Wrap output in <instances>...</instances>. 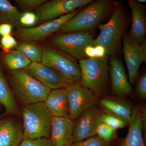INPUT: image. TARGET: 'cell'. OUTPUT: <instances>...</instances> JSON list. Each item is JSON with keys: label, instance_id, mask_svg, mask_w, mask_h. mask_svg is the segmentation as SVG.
I'll use <instances>...</instances> for the list:
<instances>
[{"label": "cell", "instance_id": "1", "mask_svg": "<svg viewBox=\"0 0 146 146\" xmlns=\"http://www.w3.org/2000/svg\"><path fill=\"white\" fill-rule=\"evenodd\" d=\"M129 21L123 4L116 1L108 22L98 26L100 32L92 46L101 45L105 48L107 55H116L121 49L122 39Z\"/></svg>", "mask_w": 146, "mask_h": 146}, {"label": "cell", "instance_id": "2", "mask_svg": "<svg viewBox=\"0 0 146 146\" xmlns=\"http://www.w3.org/2000/svg\"><path fill=\"white\" fill-rule=\"evenodd\" d=\"M79 65L81 74L80 84L98 98L106 95L110 87L108 55L79 60Z\"/></svg>", "mask_w": 146, "mask_h": 146}, {"label": "cell", "instance_id": "3", "mask_svg": "<svg viewBox=\"0 0 146 146\" xmlns=\"http://www.w3.org/2000/svg\"><path fill=\"white\" fill-rule=\"evenodd\" d=\"M116 2L110 0L94 1L85 8L80 10L58 32L64 33L93 30L112 13Z\"/></svg>", "mask_w": 146, "mask_h": 146}, {"label": "cell", "instance_id": "4", "mask_svg": "<svg viewBox=\"0 0 146 146\" xmlns=\"http://www.w3.org/2000/svg\"><path fill=\"white\" fill-rule=\"evenodd\" d=\"M11 82L15 100L23 106L44 102L52 90L37 81L24 69L12 71Z\"/></svg>", "mask_w": 146, "mask_h": 146}, {"label": "cell", "instance_id": "5", "mask_svg": "<svg viewBox=\"0 0 146 146\" xmlns=\"http://www.w3.org/2000/svg\"><path fill=\"white\" fill-rule=\"evenodd\" d=\"M22 113L24 138L50 139L53 117L44 102L24 106Z\"/></svg>", "mask_w": 146, "mask_h": 146}, {"label": "cell", "instance_id": "6", "mask_svg": "<svg viewBox=\"0 0 146 146\" xmlns=\"http://www.w3.org/2000/svg\"><path fill=\"white\" fill-rule=\"evenodd\" d=\"M42 52V64L59 72L70 83L80 82L81 72L76 58L51 47L44 48Z\"/></svg>", "mask_w": 146, "mask_h": 146}, {"label": "cell", "instance_id": "7", "mask_svg": "<svg viewBox=\"0 0 146 146\" xmlns=\"http://www.w3.org/2000/svg\"><path fill=\"white\" fill-rule=\"evenodd\" d=\"M90 31H77L58 33L50 39L51 47L62 51L78 60L87 58L85 48L94 40Z\"/></svg>", "mask_w": 146, "mask_h": 146}, {"label": "cell", "instance_id": "8", "mask_svg": "<svg viewBox=\"0 0 146 146\" xmlns=\"http://www.w3.org/2000/svg\"><path fill=\"white\" fill-rule=\"evenodd\" d=\"M69 104V117L75 120L87 110L96 105L99 98L90 89L78 82H72L65 87Z\"/></svg>", "mask_w": 146, "mask_h": 146}, {"label": "cell", "instance_id": "9", "mask_svg": "<svg viewBox=\"0 0 146 146\" xmlns=\"http://www.w3.org/2000/svg\"><path fill=\"white\" fill-rule=\"evenodd\" d=\"M93 0H53L44 3L36 10L37 21L46 23L74 12L93 2Z\"/></svg>", "mask_w": 146, "mask_h": 146}, {"label": "cell", "instance_id": "10", "mask_svg": "<svg viewBox=\"0 0 146 146\" xmlns=\"http://www.w3.org/2000/svg\"><path fill=\"white\" fill-rule=\"evenodd\" d=\"M122 42L123 52L128 73V80L131 85L137 78L140 65L146 61V39L140 44H137L131 39L128 34H124Z\"/></svg>", "mask_w": 146, "mask_h": 146}, {"label": "cell", "instance_id": "11", "mask_svg": "<svg viewBox=\"0 0 146 146\" xmlns=\"http://www.w3.org/2000/svg\"><path fill=\"white\" fill-rule=\"evenodd\" d=\"M80 9L74 12L34 27L17 28L15 35L19 39L25 41H42L53 33L59 31L65 23L77 14Z\"/></svg>", "mask_w": 146, "mask_h": 146}, {"label": "cell", "instance_id": "12", "mask_svg": "<svg viewBox=\"0 0 146 146\" xmlns=\"http://www.w3.org/2000/svg\"><path fill=\"white\" fill-rule=\"evenodd\" d=\"M102 112L96 106L84 111L74 121L73 141H84L96 136L97 127L101 122Z\"/></svg>", "mask_w": 146, "mask_h": 146}, {"label": "cell", "instance_id": "13", "mask_svg": "<svg viewBox=\"0 0 146 146\" xmlns=\"http://www.w3.org/2000/svg\"><path fill=\"white\" fill-rule=\"evenodd\" d=\"M24 70L43 85L51 90L65 88L70 83L59 72L41 63L31 62Z\"/></svg>", "mask_w": 146, "mask_h": 146}, {"label": "cell", "instance_id": "14", "mask_svg": "<svg viewBox=\"0 0 146 146\" xmlns=\"http://www.w3.org/2000/svg\"><path fill=\"white\" fill-rule=\"evenodd\" d=\"M109 76L112 94L120 98L130 96L132 91L123 64L116 55L110 56Z\"/></svg>", "mask_w": 146, "mask_h": 146}, {"label": "cell", "instance_id": "15", "mask_svg": "<svg viewBox=\"0 0 146 146\" xmlns=\"http://www.w3.org/2000/svg\"><path fill=\"white\" fill-rule=\"evenodd\" d=\"M143 122H146V109L133 108L127 135L119 146H146L143 136Z\"/></svg>", "mask_w": 146, "mask_h": 146}, {"label": "cell", "instance_id": "16", "mask_svg": "<svg viewBox=\"0 0 146 146\" xmlns=\"http://www.w3.org/2000/svg\"><path fill=\"white\" fill-rule=\"evenodd\" d=\"M74 121L68 117H53L50 139L54 146H71L74 143Z\"/></svg>", "mask_w": 146, "mask_h": 146}, {"label": "cell", "instance_id": "17", "mask_svg": "<svg viewBox=\"0 0 146 146\" xmlns=\"http://www.w3.org/2000/svg\"><path fill=\"white\" fill-rule=\"evenodd\" d=\"M128 5L131 11V26L129 36L137 44H140L146 34L145 9L136 1L129 0Z\"/></svg>", "mask_w": 146, "mask_h": 146}, {"label": "cell", "instance_id": "18", "mask_svg": "<svg viewBox=\"0 0 146 146\" xmlns=\"http://www.w3.org/2000/svg\"><path fill=\"white\" fill-rule=\"evenodd\" d=\"M23 138V127L16 120L7 118L0 121V146H19Z\"/></svg>", "mask_w": 146, "mask_h": 146}, {"label": "cell", "instance_id": "19", "mask_svg": "<svg viewBox=\"0 0 146 146\" xmlns=\"http://www.w3.org/2000/svg\"><path fill=\"white\" fill-rule=\"evenodd\" d=\"M52 117H68L69 104L66 88L53 89L44 102Z\"/></svg>", "mask_w": 146, "mask_h": 146}, {"label": "cell", "instance_id": "20", "mask_svg": "<svg viewBox=\"0 0 146 146\" xmlns=\"http://www.w3.org/2000/svg\"><path fill=\"white\" fill-rule=\"evenodd\" d=\"M99 102L107 113L115 115L128 123L130 121L133 108L130 104L112 98L102 99Z\"/></svg>", "mask_w": 146, "mask_h": 146}, {"label": "cell", "instance_id": "21", "mask_svg": "<svg viewBox=\"0 0 146 146\" xmlns=\"http://www.w3.org/2000/svg\"><path fill=\"white\" fill-rule=\"evenodd\" d=\"M0 104L7 114L17 115L18 110L15 98L0 68Z\"/></svg>", "mask_w": 146, "mask_h": 146}, {"label": "cell", "instance_id": "22", "mask_svg": "<svg viewBox=\"0 0 146 146\" xmlns=\"http://www.w3.org/2000/svg\"><path fill=\"white\" fill-rule=\"evenodd\" d=\"M22 13L6 0H0V24H8L19 28Z\"/></svg>", "mask_w": 146, "mask_h": 146}, {"label": "cell", "instance_id": "23", "mask_svg": "<svg viewBox=\"0 0 146 146\" xmlns=\"http://www.w3.org/2000/svg\"><path fill=\"white\" fill-rule=\"evenodd\" d=\"M3 61L7 68L12 71L24 69L31 62L17 50L7 53L4 56Z\"/></svg>", "mask_w": 146, "mask_h": 146}, {"label": "cell", "instance_id": "24", "mask_svg": "<svg viewBox=\"0 0 146 146\" xmlns=\"http://www.w3.org/2000/svg\"><path fill=\"white\" fill-rule=\"evenodd\" d=\"M15 48L16 50L20 51L29 58L32 62H41L42 49L36 45L29 42H24L18 44Z\"/></svg>", "mask_w": 146, "mask_h": 146}, {"label": "cell", "instance_id": "25", "mask_svg": "<svg viewBox=\"0 0 146 146\" xmlns=\"http://www.w3.org/2000/svg\"><path fill=\"white\" fill-rule=\"evenodd\" d=\"M100 119L101 123L106 124L116 130L125 127L128 125V123L124 120L107 112L102 113Z\"/></svg>", "mask_w": 146, "mask_h": 146}, {"label": "cell", "instance_id": "26", "mask_svg": "<svg viewBox=\"0 0 146 146\" xmlns=\"http://www.w3.org/2000/svg\"><path fill=\"white\" fill-rule=\"evenodd\" d=\"M116 130L110 127L106 124L101 123L97 127L96 131V136L109 143L115 138Z\"/></svg>", "mask_w": 146, "mask_h": 146}, {"label": "cell", "instance_id": "27", "mask_svg": "<svg viewBox=\"0 0 146 146\" xmlns=\"http://www.w3.org/2000/svg\"><path fill=\"white\" fill-rule=\"evenodd\" d=\"M71 146H110V144L94 136L84 141L74 142Z\"/></svg>", "mask_w": 146, "mask_h": 146}, {"label": "cell", "instance_id": "28", "mask_svg": "<svg viewBox=\"0 0 146 146\" xmlns=\"http://www.w3.org/2000/svg\"><path fill=\"white\" fill-rule=\"evenodd\" d=\"M19 146H54L50 139L46 138L29 139L24 138Z\"/></svg>", "mask_w": 146, "mask_h": 146}, {"label": "cell", "instance_id": "29", "mask_svg": "<svg viewBox=\"0 0 146 146\" xmlns=\"http://www.w3.org/2000/svg\"><path fill=\"white\" fill-rule=\"evenodd\" d=\"M37 22V18L35 13L31 12L22 13L20 19V25L24 26L31 27Z\"/></svg>", "mask_w": 146, "mask_h": 146}, {"label": "cell", "instance_id": "30", "mask_svg": "<svg viewBox=\"0 0 146 146\" xmlns=\"http://www.w3.org/2000/svg\"><path fill=\"white\" fill-rule=\"evenodd\" d=\"M46 0H16L15 3L18 5L27 9L38 8L46 2Z\"/></svg>", "mask_w": 146, "mask_h": 146}, {"label": "cell", "instance_id": "31", "mask_svg": "<svg viewBox=\"0 0 146 146\" xmlns=\"http://www.w3.org/2000/svg\"><path fill=\"white\" fill-rule=\"evenodd\" d=\"M136 94L143 99L146 98V74L144 73L140 77L136 83Z\"/></svg>", "mask_w": 146, "mask_h": 146}, {"label": "cell", "instance_id": "32", "mask_svg": "<svg viewBox=\"0 0 146 146\" xmlns=\"http://www.w3.org/2000/svg\"><path fill=\"white\" fill-rule=\"evenodd\" d=\"M2 46L6 49H10L18 44L15 38L11 35L3 36L1 40Z\"/></svg>", "mask_w": 146, "mask_h": 146}, {"label": "cell", "instance_id": "33", "mask_svg": "<svg viewBox=\"0 0 146 146\" xmlns=\"http://www.w3.org/2000/svg\"><path fill=\"white\" fill-rule=\"evenodd\" d=\"M13 27L10 24H0V35L3 36L10 35Z\"/></svg>", "mask_w": 146, "mask_h": 146}, {"label": "cell", "instance_id": "34", "mask_svg": "<svg viewBox=\"0 0 146 146\" xmlns=\"http://www.w3.org/2000/svg\"><path fill=\"white\" fill-rule=\"evenodd\" d=\"M84 52L87 58H97L95 47L92 45L86 46L84 49Z\"/></svg>", "mask_w": 146, "mask_h": 146}, {"label": "cell", "instance_id": "35", "mask_svg": "<svg viewBox=\"0 0 146 146\" xmlns=\"http://www.w3.org/2000/svg\"><path fill=\"white\" fill-rule=\"evenodd\" d=\"M96 50L97 58H102L106 55V51L105 48L101 45H98L94 46Z\"/></svg>", "mask_w": 146, "mask_h": 146}, {"label": "cell", "instance_id": "36", "mask_svg": "<svg viewBox=\"0 0 146 146\" xmlns=\"http://www.w3.org/2000/svg\"><path fill=\"white\" fill-rule=\"evenodd\" d=\"M136 1L137 2L141 4H142V3H144L146 2V0H137Z\"/></svg>", "mask_w": 146, "mask_h": 146}]
</instances>
